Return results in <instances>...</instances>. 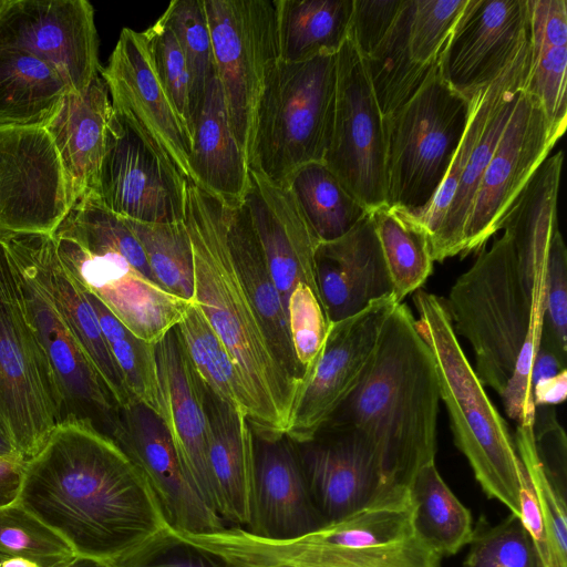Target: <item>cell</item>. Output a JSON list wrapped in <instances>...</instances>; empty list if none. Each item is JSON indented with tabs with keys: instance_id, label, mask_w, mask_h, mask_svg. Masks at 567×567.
<instances>
[{
	"instance_id": "obj_22",
	"label": "cell",
	"mask_w": 567,
	"mask_h": 567,
	"mask_svg": "<svg viewBox=\"0 0 567 567\" xmlns=\"http://www.w3.org/2000/svg\"><path fill=\"white\" fill-rule=\"evenodd\" d=\"M0 241L51 301L118 408L134 402L83 287L60 260L53 235L0 233Z\"/></svg>"
},
{
	"instance_id": "obj_29",
	"label": "cell",
	"mask_w": 567,
	"mask_h": 567,
	"mask_svg": "<svg viewBox=\"0 0 567 567\" xmlns=\"http://www.w3.org/2000/svg\"><path fill=\"white\" fill-rule=\"evenodd\" d=\"M249 567H440L442 558L416 534L382 545L339 546L312 534L270 540L243 530Z\"/></svg>"
},
{
	"instance_id": "obj_54",
	"label": "cell",
	"mask_w": 567,
	"mask_h": 567,
	"mask_svg": "<svg viewBox=\"0 0 567 567\" xmlns=\"http://www.w3.org/2000/svg\"><path fill=\"white\" fill-rule=\"evenodd\" d=\"M567 395V371H560L554 377L544 378L533 384V399L538 406H551L565 401Z\"/></svg>"
},
{
	"instance_id": "obj_33",
	"label": "cell",
	"mask_w": 567,
	"mask_h": 567,
	"mask_svg": "<svg viewBox=\"0 0 567 567\" xmlns=\"http://www.w3.org/2000/svg\"><path fill=\"white\" fill-rule=\"evenodd\" d=\"M533 425H517L514 443L536 495L549 567H567V441L546 434L534 444Z\"/></svg>"
},
{
	"instance_id": "obj_23",
	"label": "cell",
	"mask_w": 567,
	"mask_h": 567,
	"mask_svg": "<svg viewBox=\"0 0 567 567\" xmlns=\"http://www.w3.org/2000/svg\"><path fill=\"white\" fill-rule=\"evenodd\" d=\"M154 352L161 393L159 417L189 481L217 513L208 457L204 385L175 327L154 343Z\"/></svg>"
},
{
	"instance_id": "obj_46",
	"label": "cell",
	"mask_w": 567,
	"mask_h": 567,
	"mask_svg": "<svg viewBox=\"0 0 567 567\" xmlns=\"http://www.w3.org/2000/svg\"><path fill=\"white\" fill-rule=\"evenodd\" d=\"M468 546L463 567H544L528 532L513 514L494 525L482 516Z\"/></svg>"
},
{
	"instance_id": "obj_21",
	"label": "cell",
	"mask_w": 567,
	"mask_h": 567,
	"mask_svg": "<svg viewBox=\"0 0 567 567\" xmlns=\"http://www.w3.org/2000/svg\"><path fill=\"white\" fill-rule=\"evenodd\" d=\"M11 260L24 315L62 394L64 421L89 422L111 437L120 409L113 395L42 289Z\"/></svg>"
},
{
	"instance_id": "obj_11",
	"label": "cell",
	"mask_w": 567,
	"mask_h": 567,
	"mask_svg": "<svg viewBox=\"0 0 567 567\" xmlns=\"http://www.w3.org/2000/svg\"><path fill=\"white\" fill-rule=\"evenodd\" d=\"M86 196L122 218L182 223L187 181L113 110L97 179Z\"/></svg>"
},
{
	"instance_id": "obj_1",
	"label": "cell",
	"mask_w": 567,
	"mask_h": 567,
	"mask_svg": "<svg viewBox=\"0 0 567 567\" xmlns=\"http://www.w3.org/2000/svg\"><path fill=\"white\" fill-rule=\"evenodd\" d=\"M18 503L76 555L114 561L165 526L144 474L91 423L65 420L27 461Z\"/></svg>"
},
{
	"instance_id": "obj_5",
	"label": "cell",
	"mask_w": 567,
	"mask_h": 567,
	"mask_svg": "<svg viewBox=\"0 0 567 567\" xmlns=\"http://www.w3.org/2000/svg\"><path fill=\"white\" fill-rule=\"evenodd\" d=\"M412 299L416 327L434 359L454 442L486 496L519 517L522 463L508 426L463 352L444 300L423 289Z\"/></svg>"
},
{
	"instance_id": "obj_26",
	"label": "cell",
	"mask_w": 567,
	"mask_h": 567,
	"mask_svg": "<svg viewBox=\"0 0 567 567\" xmlns=\"http://www.w3.org/2000/svg\"><path fill=\"white\" fill-rule=\"evenodd\" d=\"M315 260L317 284L330 323L393 296L370 214L344 236L320 243Z\"/></svg>"
},
{
	"instance_id": "obj_40",
	"label": "cell",
	"mask_w": 567,
	"mask_h": 567,
	"mask_svg": "<svg viewBox=\"0 0 567 567\" xmlns=\"http://www.w3.org/2000/svg\"><path fill=\"white\" fill-rule=\"evenodd\" d=\"M398 302L421 289L433 270L429 236L410 214L389 205L370 213Z\"/></svg>"
},
{
	"instance_id": "obj_32",
	"label": "cell",
	"mask_w": 567,
	"mask_h": 567,
	"mask_svg": "<svg viewBox=\"0 0 567 567\" xmlns=\"http://www.w3.org/2000/svg\"><path fill=\"white\" fill-rule=\"evenodd\" d=\"M529 71L525 91L538 101L549 123L561 133L567 125V3L527 0Z\"/></svg>"
},
{
	"instance_id": "obj_28",
	"label": "cell",
	"mask_w": 567,
	"mask_h": 567,
	"mask_svg": "<svg viewBox=\"0 0 567 567\" xmlns=\"http://www.w3.org/2000/svg\"><path fill=\"white\" fill-rule=\"evenodd\" d=\"M204 389L217 513L228 527L246 529L250 519L255 434L243 410Z\"/></svg>"
},
{
	"instance_id": "obj_38",
	"label": "cell",
	"mask_w": 567,
	"mask_h": 567,
	"mask_svg": "<svg viewBox=\"0 0 567 567\" xmlns=\"http://www.w3.org/2000/svg\"><path fill=\"white\" fill-rule=\"evenodd\" d=\"M416 535L441 558L458 553L473 536L472 514L441 477L435 461L422 466L410 486Z\"/></svg>"
},
{
	"instance_id": "obj_43",
	"label": "cell",
	"mask_w": 567,
	"mask_h": 567,
	"mask_svg": "<svg viewBox=\"0 0 567 567\" xmlns=\"http://www.w3.org/2000/svg\"><path fill=\"white\" fill-rule=\"evenodd\" d=\"M124 219L140 241L156 281L171 293L193 301V252L184 221L158 224Z\"/></svg>"
},
{
	"instance_id": "obj_4",
	"label": "cell",
	"mask_w": 567,
	"mask_h": 567,
	"mask_svg": "<svg viewBox=\"0 0 567 567\" xmlns=\"http://www.w3.org/2000/svg\"><path fill=\"white\" fill-rule=\"evenodd\" d=\"M440 386L430 347L399 302L383 323L359 383L326 425L348 426L372 445L392 487H409L435 461Z\"/></svg>"
},
{
	"instance_id": "obj_14",
	"label": "cell",
	"mask_w": 567,
	"mask_h": 567,
	"mask_svg": "<svg viewBox=\"0 0 567 567\" xmlns=\"http://www.w3.org/2000/svg\"><path fill=\"white\" fill-rule=\"evenodd\" d=\"M394 296L375 300L359 313L331 322L296 401L287 437L310 442L359 383L395 305Z\"/></svg>"
},
{
	"instance_id": "obj_31",
	"label": "cell",
	"mask_w": 567,
	"mask_h": 567,
	"mask_svg": "<svg viewBox=\"0 0 567 567\" xmlns=\"http://www.w3.org/2000/svg\"><path fill=\"white\" fill-rule=\"evenodd\" d=\"M227 238L237 271L272 350L282 368L299 383L301 390L302 371L292 347L287 312L245 204L227 205Z\"/></svg>"
},
{
	"instance_id": "obj_53",
	"label": "cell",
	"mask_w": 567,
	"mask_h": 567,
	"mask_svg": "<svg viewBox=\"0 0 567 567\" xmlns=\"http://www.w3.org/2000/svg\"><path fill=\"white\" fill-rule=\"evenodd\" d=\"M25 467L24 460H0V507L18 502Z\"/></svg>"
},
{
	"instance_id": "obj_16",
	"label": "cell",
	"mask_w": 567,
	"mask_h": 567,
	"mask_svg": "<svg viewBox=\"0 0 567 567\" xmlns=\"http://www.w3.org/2000/svg\"><path fill=\"white\" fill-rule=\"evenodd\" d=\"M69 210L62 166L47 131L0 128V233L53 235Z\"/></svg>"
},
{
	"instance_id": "obj_24",
	"label": "cell",
	"mask_w": 567,
	"mask_h": 567,
	"mask_svg": "<svg viewBox=\"0 0 567 567\" xmlns=\"http://www.w3.org/2000/svg\"><path fill=\"white\" fill-rule=\"evenodd\" d=\"M244 204L287 312L288 299L299 282L319 292L315 257L320 241L287 184L250 171Z\"/></svg>"
},
{
	"instance_id": "obj_44",
	"label": "cell",
	"mask_w": 567,
	"mask_h": 567,
	"mask_svg": "<svg viewBox=\"0 0 567 567\" xmlns=\"http://www.w3.org/2000/svg\"><path fill=\"white\" fill-rule=\"evenodd\" d=\"M161 18L173 30L189 74L190 130L206 86L215 72L213 43L204 0H173Z\"/></svg>"
},
{
	"instance_id": "obj_58",
	"label": "cell",
	"mask_w": 567,
	"mask_h": 567,
	"mask_svg": "<svg viewBox=\"0 0 567 567\" xmlns=\"http://www.w3.org/2000/svg\"><path fill=\"white\" fill-rule=\"evenodd\" d=\"M9 555L0 553V567H6Z\"/></svg>"
},
{
	"instance_id": "obj_34",
	"label": "cell",
	"mask_w": 567,
	"mask_h": 567,
	"mask_svg": "<svg viewBox=\"0 0 567 567\" xmlns=\"http://www.w3.org/2000/svg\"><path fill=\"white\" fill-rule=\"evenodd\" d=\"M69 91L49 63L19 50H0V128L44 127Z\"/></svg>"
},
{
	"instance_id": "obj_3",
	"label": "cell",
	"mask_w": 567,
	"mask_h": 567,
	"mask_svg": "<svg viewBox=\"0 0 567 567\" xmlns=\"http://www.w3.org/2000/svg\"><path fill=\"white\" fill-rule=\"evenodd\" d=\"M184 225L193 252V301L238 371L255 437L286 436L300 385L278 361L237 271L227 238V205L188 181Z\"/></svg>"
},
{
	"instance_id": "obj_6",
	"label": "cell",
	"mask_w": 567,
	"mask_h": 567,
	"mask_svg": "<svg viewBox=\"0 0 567 567\" xmlns=\"http://www.w3.org/2000/svg\"><path fill=\"white\" fill-rule=\"evenodd\" d=\"M336 54L278 61L259 104L250 171L285 184L301 166L323 161L334 113Z\"/></svg>"
},
{
	"instance_id": "obj_17",
	"label": "cell",
	"mask_w": 567,
	"mask_h": 567,
	"mask_svg": "<svg viewBox=\"0 0 567 567\" xmlns=\"http://www.w3.org/2000/svg\"><path fill=\"white\" fill-rule=\"evenodd\" d=\"M111 439L144 474L169 527L193 535L228 527L189 481L166 425L152 410L136 401L120 408Z\"/></svg>"
},
{
	"instance_id": "obj_36",
	"label": "cell",
	"mask_w": 567,
	"mask_h": 567,
	"mask_svg": "<svg viewBox=\"0 0 567 567\" xmlns=\"http://www.w3.org/2000/svg\"><path fill=\"white\" fill-rule=\"evenodd\" d=\"M528 71L503 93L471 152L451 204L437 231L430 240L434 261L442 262L462 254L464 226L478 184L515 107L518 95L526 86Z\"/></svg>"
},
{
	"instance_id": "obj_15",
	"label": "cell",
	"mask_w": 567,
	"mask_h": 567,
	"mask_svg": "<svg viewBox=\"0 0 567 567\" xmlns=\"http://www.w3.org/2000/svg\"><path fill=\"white\" fill-rule=\"evenodd\" d=\"M112 107L185 181L192 182V136L163 89L142 32L124 28L102 66Z\"/></svg>"
},
{
	"instance_id": "obj_56",
	"label": "cell",
	"mask_w": 567,
	"mask_h": 567,
	"mask_svg": "<svg viewBox=\"0 0 567 567\" xmlns=\"http://www.w3.org/2000/svg\"><path fill=\"white\" fill-rule=\"evenodd\" d=\"M0 460H24L8 429L0 416ZM25 461V460H24Z\"/></svg>"
},
{
	"instance_id": "obj_42",
	"label": "cell",
	"mask_w": 567,
	"mask_h": 567,
	"mask_svg": "<svg viewBox=\"0 0 567 567\" xmlns=\"http://www.w3.org/2000/svg\"><path fill=\"white\" fill-rule=\"evenodd\" d=\"M84 291L131 396L161 416L154 343L137 338L94 295Z\"/></svg>"
},
{
	"instance_id": "obj_39",
	"label": "cell",
	"mask_w": 567,
	"mask_h": 567,
	"mask_svg": "<svg viewBox=\"0 0 567 567\" xmlns=\"http://www.w3.org/2000/svg\"><path fill=\"white\" fill-rule=\"evenodd\" d=\"M285 184L320 243L344 236L370 214L322 162L301 166Z\"/></svg>"
},
{
	"instance_id": "obj_49",
	"label": "cell",
	"mask_w": 567,
	"mask_h": 567,
	"mask_svg": "<svg viewBox=\"0 0 567 567\" xmlns=\"http://www.w3.org/2000/svg\"><path fill=\"white\" fill-rule=\"evenodd\" d=\"M111 564L113 567H234L169 526Z\"/></svg>"
},
{
	"instance_id": "obj_59",
	"label": "cell",
	"mask_w": 567,
	"mask_h": 567,
	"mask_svg": "<svg viewBox=\"0 0 567 567\" xmlns=\"http://www.w3.org/2000/svg\"><path fill=\"white\" fill-rule=\"evenodd\" d=\"M9 0H0V12L3 10V8L7 6Z\"/></svg>"
},
{
	"instance_id": "obj_45",
	"label": "cell",
	"mask_w": 567,
	"mask_h": 567,
	"mask_svg": "<svg viewBox=\"0 0 567 567\" xmlns=\"http://www.w3.org/2000/svg\"><path fill=\"white\" fill-rule=\"evenodd\" d=\"M0 553L39 567H62L76 556L64 538L18 502L0 507Z\"/></svg>"
},
{
	"instance_id": "obj_7",
	"label": "cell",
	"mask_w": 567,
	"mask_h": 567,
	"mask_svg": "<svg viewBox=\"0 0 567 567\" xmlns=\"http://www.w3.org/2000/svg\"><path fill=\"white\" fill-rule=\"evenodd\" d=\"M467 97L446 84L439 66L403 106L383 118L386 204L421 215L432 203L464 134Z\"/></svg>"
},
{
	"instance_id": "obj_37",
	"label": "cell",
	"mask_w": 567,
	"mask_h": 567,
	"mask_svg": "<svg viewBox=\"0 0 567 567\" xmlns=\"http://www.w3.org/2000/svg\"><path fill=\"white\" fill-rule=\"evenodd\" d=\"M413 9V0H404L385 37L371 53L361 56L383 118L408 103L437 65V62L421 64L411 55L409 35Z\"/></svg>"
},
{
	"instance_id": "obj_47",
	"label": "cell",
	"mask_w": 567,
	"mask_h": 567,
	"mask_svg": "<svg viewBox=\"0 0 567 567\" xmlns=\"http://www.w3.org/2000/svg\"><path fill=\"white\" fill-rule=\"evenodd\" d=\"M288 326L302 382L309 375L322 349L329 320L319 292L299 282L287 306Z\"/></svg>"
},
{
	"instance_id": "obj_35",
	"label": "cell",
	"mask_w": 567,
	"mask_h": 567,
	"mask_svg": "<svg viewBox=\"0 0 567 567\" xmlns=\"http://www.w3.org/2000/svg\"><path fill=\"white\" fill-rule=\"evenodd\" d=\"M279 60L336 54L348 38L353 0H275Z\"/></svg>"
},
{
	"instance_id": "obj_48",
	"label": "cell",
	"mask_w": 567,
	"mask_h": 567,
	"mask_svg": "<svg viewBox=\"0 0 567 567\" xmlns=\"http://www.w3.org/2000/svg\"><path fill=\"white\" fill-rule=\"evenodd\" d=\"M142 33L156 75L190 132L189 74L181 45L161 17Z\"/></svg>"
},
{
	"instance_id": "obj_2",
	"label": "cell",
	"mask_w": 567,
	"mask_h": 567,
	"mask_svg": "<svg viewBox=\"0 0 567 567\" xmlns=\"http://www.w3.org/2000/svg\"><path fill=\"white\" fill-rule=\"evenodd\" d=\"M551 236L505 233L461 275L444 300L472 346L474 371L517 425H533L532 369L542 341Z\"/></svg>"
},
{
	"instance_id": "obj_27",
	"label": "cell",
	"mask_w": 567,
	"mask_h": 567,
	"mask_svg": "<svg viewBox=\"0 0 567 567\" xmlns=\"http://www.w3.org/2000/svg\"><path fill=\"white\" fill-rule=\"evenodd\" d=\"M113 107L101 73L85 91H69L43 127L58 153L70 208L95 186Z\"/></svg>"
},
{
	"instance_id": "obj_19",
	"label": "cell",
	"mask_w": 567,
	"mask_h": 567,
	"mask_svg": "<svg viewBox=\"0 0 567 567\" xmlns=\"http://www.w3.org/2000/svg\"><path fill=\"white\" fill-rule=\"evenodd\" d=\"M53 238L68 271L137 338L156 343L182 320L190 301L148 279L120 255L92 254L69 238Z\"/></svg>"
},
{
	"instance_id": "obj_25",
	"label": "cell",
	"mask_w": 567,
	"mask_h": 567,
	"mask_svg": "<svg viewBox=\"0 0 567 567\" xmlns=\"http://www.w3.org/2000/svg\"><path fill=\"white\" fill-rule=\"evenodd\" d=\"M326 525L309 494L296 444L287 436L255 437V463L247 533L290 540Z\"/></svg>"
},
{
	"instance_id": "obj_18",
	"label": "cell",
	"mask_w": 567,
	"mask_h": 567,
	"mask_svg": "<svg viewBox=\"0 0 567 567\" xmlns=\"http://www.w3.org/2000/svg\"><path fill=\"white\" fill-rule=\"evenodd\" d=\"M528 35L527 0H467L440 53V75L472 97L506 70Z\"/></svg>"
},
{
	"instance_id": "obj_12",
	"label": "cell",
	"mask_w": 567,
	"mask_h": 567,
	"mask_svg": "<svg viewBox=\"0 0 567 567\" xmlns=\"http://www.w3.org/2000/svg\"><path fill=\"white\" fill-rule=\"evenodd\" d=\"M563 134L524 87L478 184L461 255L480 250L501 229L509 207Z\"/></svg>"
},
{
	"instance_id": "obj_41",
	"label": "cell",
	"mask_w": 567,
	"mask_h": 567,
	"mask_svg": "<svg viewBox=\"0 0 567 567\" xmlns=\"http://www.w3.org/2000/svg\"><path fill=\"white\" fill-rule=\"evenodd\" d=\"M175 328L204 386L247 415V398L238 371L195 301H190Z\"/></svg>"
},
{
	"instance_id": "obj_10",
	"label": "cell",
	"mask_w": 567,
	"mask_h": 567,
	"mask_svg": "<svg viewBox=\"0 0 567 567\" xmlns=\"http://www.w3.org/2000/svg\"><path fill=\"white\" fill-rule=\"evenodd\" d=\"M336 59L334 113L322 163L371 213L388 205L383 116L349 37Z\"/></svg>"
},
{
	"instance_id": "obj_52",
	"label": "cell",
	"mask_w": 567,
	"mask_h": 567,
	"mask_svg": "<svg viewBox=\"0 0 567 567\" xmlns=\"http://www.w3.org/2000/svg\"><path fill=\"white\" fill-rule=\"evenodd\" d=\"M404 0H353L348 37L360 55L371 53L394 23Z\"/></svg>"
},
{
	"instance_id": "obj_51",
	"label": "cell",
	"mask_w": 567,
	"mask_h": 567,
	"mask_svg": "<svg viewBox=\"0 0 567 567\" xmlns=\"http://www.w3.org/2000/svg\"><path fill=\"white\" fill-rule=\"evenodd\" d=\"M409 44L421 64L435 63L467 0H413Z\"/></svg>"
},
{
	"instance_id": "obj_8",
	"label": "cell",
	"mask_w": 567,
	"mask_h": 567,
	"mask_svg": "<svg viewBox=\"0 0 567 567\" xmlns=\"http://www.w3.org/2000/svg\"><path fill=\"white\" fill-rule=\"evenodd\" d=\"M0 416L25 461L40 452L64 421L59 384L24 315L14 267L1 241Z\"/></svg>"
},
{
	"instance_id": "obj_13",
	"label": "cell",
	"mask_w": 567,
	"mask_h": 567,
	"mask_svg": "<svg viewBox=\"0 0 567 567\" xmlns=\"http://www.w3.org/2000/svg\"><path fill=\"white\" fill-rule=\"evenodd\" d=\"M0 50L49 63L75 93L102 70L94 9L86 0H9L0 12Z\"/></svg>"
},
{
	"instance_id": "obj_9",
	"label": "cell",
	"mask_w": 567,
	"mask_h": 567,
	"mask_svg": "<svg viewBox=\"0 0 567 567\" xmlns=\"http://www.w3.org/2000/svg\"><path fill=\"white\" fill-rule=\"evenodd\" d=\"M204 2L230 128L249 166L259 104L279 61L275 0Z\"/></svg>"
},
{
	"instance_id": "obj_30",
	"label": "cell",
	"mask_w": 567,
	"mask_h": 567,
	"mask_svg": "<svg viewBox=\"0 0 567 567\" xmlns=\"http://www.w3.org/2000/svg\"><path fill=\"white\" fill-rule=\"evenodd\" d=\"M192 182L227 205L244 204L250 169L230 128L216 71L192 122Z\"/></svg>"
},
{
	"instance_id": "obj_55",
	"label": "cell",
	"mask_w": 567,
	"mask_h": 567,
	"mask_svg": "<svg viewBox=\"0 0 567 567\" xmlns=\"http://www.w3.org/2000/svg\"><path fill=\"white\" fill-rule=\"evenodd\" d=\"M565 369L566 363L551 350L539 346L532 369V383L534 384L536 381L544 378L554 377Z\"/></svg>"
},
{
	"instance_id": "obj_20",
	"label": "cell",
	"mask_w": 567,
	"mask_h": 567,
	"mask_svg": "<svg viewBox=\"0 0 567 567\" xmlns=\"http://www.w3.org/2000/svg\"><path fill=\"white\" fill-rule=\"evenodd\" d=\"M321 430L328 435L317 434L296 447L309 494L326 525L399 488L388 483L375 451L360 432L337 425Z\"/></svg>"
},
{
	"instance_id": "obj_50",
	"label": "cell",
	"mask_w": 567,
	"mask_h": 567,
	"mask_svg": "<svg viewBox=\"0 0 567 567\" xmlns=\"http://www.w3.org/2000/svg\"><path fill=\"white\" fill-rule=\"evenodd\" d=\"M540 346L551 350L564 363L567 355V250L556 229L548 258L545 312Z\"/></svg>"
},
{
	"instance_id": "obj_57",
	"label": "cell",
	"mask_w": 567,
	"mask_h": 567,
	"mask_svg": "<svg viewBox=\"0 0 567 567\" xmlns=\"http://www.w3.org/2000/svg\"><path fill=\"white\" fill-rule=\"evenodd\" d=\"M62 567H113L111 563L97 558L76 555Z\"/></svg>"
}]
</instances>
